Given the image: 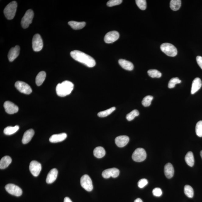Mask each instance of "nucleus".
Returning a JSON list of instances; mask_svg holds the SVG:
<instances>
[{"instance_id": "f257e3e1", "label": "nucleus", "mask_w": 202, "mask_h": 202, "mask_svg": "<svg viewBox=\"0 0 202 202\" xmlns=\"http://www.w3.org/2000/svg\"><path fill=\"white\" fill-rule=\"evenodd\" d=\"M70 55L75 60L84 64L89 67H93L96 65L94 59L84 52L78 50H74L70 52Z\"/></svg>"}, {"instance_id": "f03ea898", "label": "nucleus", "mask_w": 202, "mask_h": 202, "mask_svg": "<svg viewBox=\"0 0 202 202\" xmlns=\"http://www.w3.org/2000/svg\"><path fill=\"white\" fill-rule=\"evenodd\" d=\"M73 88L74 85L72 82L65 80L57 85L56 91L58 96L64 97L70 94L73 90Z\"/></svg>"}, {"instance_id": "7ed1b4c3", "label": "nucleus", "mask_w": 202, "mask_h": 202, "mask_svg": "<svg viewBox=\"0 0 202 202\" xmlns=\"http://www.w3.org/2000/svg\"><path fill=\"white\" fill-rule=\"evenodd\" d=\"M17 4L15 1L12 2L6 6L4 9V14L6 19H12L15 16L17 11Z\"/></svg>"}, {"instance_id": "20e7f679", "label": "nucleus", "mask_w": 202, "mask_h": 202, "mask_svg": "<svg viewBox=\"0 0 202 202\" xmlns=\"http://www.w3.org/2000/svg\"><path fill=\"white\" fill-rule=\"evenodd\" d=\"M161 50L166 55L170 57H175L177 55V51L175 46L168 43H165L161 45Z\"/></svg>"}, {"instance_id": "39448f33", "label": "nucleus", "mask_w": 202, "mask_h": 202, "mask_svg": "<svg viewBox=\"0 0 202 202\" xmlns=\"http://www.w3.org/2000/svg\"><path fill=\"white\" fill-rule=\"evenodd\" d=\"M34 17V12L32 9H29L26 11L21 21V25L24 29H26L29 27L30 24L32 23Z\"/></svg>"}, {"instance_id": "423d86ee", "label": "nucleus", "mask_w": 202, "mask_h": 202, "mask_svg": "<svg viewBox=\"0 0 202 202\" xmlns=\"http://www.w3.org/2000/svg\"><path fill=\"white\" fill-rule=\"evenodd\" d=\"M147 153L142 148H138L135 150L132 156L133 160L137 162L143 161L147 158Z\"/></svg>"}, {"instance_id": "0eeeda50", "label": "nucleus", "mask_w": 202, "mask_h": 202, "mask_svg": "<svg viewBox=\"0 0 202 202\" xmlns=\"http://www.w3.org/2000/svg\"><path fill=\"white\" fill-rule=\"evenodd\" d=\"M80 183L81 186L87 191L90 192L93 190L92 181L88 175H83L80 179Z\"/></svg>"}, {"instance_id": "6e6552de", "label": "nucleus", "mask_w": 202, "mask_h": 202, "mask_svg": "<svg viewBox=\"0 0 202 202\" xmlns=\"http://www.w3.org/2000/svg\"><path fill=\"white\" fill-rule=\"evenodd\" d=\"M32 48L34 51L38 52L42 50L43 42L41 37L39 34L34 35L32 39Z\"/></svg>"}, {"instance_id": "1a4fd4ad", "label": "nucleus", "mask_w": 202, "mask_h": 202, "mask_svg": "<svg viewBox=\"0 0 202 202\" xmlns=\"http://www.w3.org/2000/svg\"><path fill=\"white\" fill-rule=\"evenodd\" d=\"M15 86L17 90L20 92L26 94H30L32 92L31 87L24 82L18 81L16 82Z\"/></svg>"}, {"instance_id": "9d476101", "label": "nucleus", "mask_w": 202, "mask_h": 202, "mask_svg": "<svg viewBox=\"0 0 202 202\" xmlns=\"http://www.w3.org/2000/svg\"><path fill=\"white\" fill-rule=\"evenodd\" d=\"M6 191L10 194L19 197L22 195L23 191L19 186L13 184H9L5 186Z\"/></svg>"}, {"instance_id": "9b49d317", "label": "nucleus", "mask_w": 202, "mask_h": 202, "mask_svg": "<svg viewBox=\"0 0 202 202\" xmlns=\"http://www.w3.org/2000/svg\"><path fill=\"white\" fill-rule=\"evenodd\" d=\"M30 171L34 176H38L42 169V166L39 162L36 161H32L29 165Z\"/></svg>"}, {"instance_id": "f8f14e48", "label": "nucleus", "mask_w": 202, "mask_h": 202, "mask_svg": "<svg viewBox=\"0 0 202 202\" xmlns=\"http://www.w3.org/2000/svg\"><path fill=\"white\" fill-rule=\"evenodd\" d=\"M119 37V33L117 31H111L108 33L105 36V42L107 44L112 43L117 41Z\"/></svg>"}, {"instance_id": "ddd939ff", "label": "nucleus", "mask_w": 202, "mask_h": 202, "mask_svg": "<svg viewBox=\"0 0 202 202\" xmlns=\"http://www.w3.org/2000/svg\"><path fill=\"white\" fill-rule=\"evenodd\" d=\"M6 112L9 114H13L18 112L19 108L14 103L9 101L5 102L4 105Z\"/></svg>"}, {"instance_id": "4468645a", "label": "nucleus", "mask_w": 202, "mask_h": 202, "mask_svg": "<svg viewBox=\"0 0 202 202\" xmlns=\"http://www.w3.org/2000/svg\"><path fill=\"white\" fill-rule=\"evenodd\" d=\"M119 174V171L118 169L113 168L105 170L102 173V175L105 179H108L112 177L116 178Z\"/></svg>"}, {"instance_id": "2eb2a0df", "label": "nucleus", "mask_w": 202, "mask_h": 202, "mask_svg": "<svg viewBox=\"0 0 202 202\" xmlns=\"http://www.w3.org/2000/svg\"><path fill=\"white\" fill-rule=\"evenodd\" d=\"M19 51H20V47L18 45L12 47L10 50L8 55V58L10 62H13L15 59L17 58L19 55Z\"/></svg>"}, {"instance_id": "dca6fc26", "label": "nucleus", "mask_w": 202, "mask_h": 202, "mask_svg": "<svg viewBox=\"0 0 202 202\" xmlns=\"http://www.w3.org/2000/svg\"><path fill=\"white\" fill-rule=\"evenodd\" d=\"M129 140V138L127 136H121L116 138L115 139V142L118 147H122L128 144Z\"/></svg>"}, {"instance_id": "f3484780", "label": "nucleus", "mask_w": 202, "mask_h": 202, "mask_svg": "<svg viewBox=\"0 0 202 202\" xmlns=\"http://www.w3.org/2000/svg\"><path fill=\"white\" fill-rule=\"evenodd\" d=\"M67 134L65 133H62L59 134H54L49 139L50 142L52 143L62 142L66 138Z\"/></svg>"}, {"instance_id": "a211bd4d", "label": "nucleus", "mask_w": 202, "mask_h": 202, "mask_svg": "<svg viewBox=\"0 0 202 202\" xmlns=\"http://www.w3.org/2000/svg\"><path fill=\"white\" fill-rule=\"evenodd\" d=\"M58 173V170L57 169L55 168L51 170L47 175L46 180L47 183L48 184L53 183L56 179Z\"/></svg>"}, {"instance_id": "6ab92c4d", "label": "nucleus", "mask_w": 202, "mask_h": 202, "mask_svg": "<svg viewBox=\"0 0 202 202\" xmlns=\"http://www.w3.org/2000/svg\"><path fill=\"white\" fill-rule=\"evenodd\" d=\"M201 80L200 78H196L193 80L192 83L191 90L192 94H194L199 90L202 86Z\"/></svg>"}, {"instance_id": "aec40b11", "label": "nucleus", "mask_w": 202, "mask_h": 202, "mask_svg": "<svg viewBox=\"0 0 202 202\" xmlns=\"http://www.w3.org/2000/svg\"><path fill=\"white\" fill-rule=\"evenodd\" d=\"M34 129H30L26 131L23 136L22 142L23 144H26L30 142L31 139L34 135Z\"/></svg>"}, {"instance_id": "412c9836", "label": "nucleus", "mask_w": 202, "mask_h": 202, "mask_svg": "<svg viewBox=\"0 0 202 202\" xmlns=\"http://www.w3.org/2000/svg\"><path fill=\"white\" fill-rule=\"evenodd\" d=\"M164 172L165 176L168 179L172 178L173 176L174 169L172 164L168 163L166 164L164 167Z\"/></svg>"}, {"instance_id": "4be33fe9", "label": "nucleus", "mask_w": 202, "mask_h": 202, "mask_svg": "<svg viewBox=\"0 0 202 202\" xmlns=\"http://www.w3.org/2000/svg\"><path fill=\"white\" fill-rule=\"evenodd\" d=\"M118 63L124 69L131 71L133 69L134 65L131 62L124 59H119L118 61Z\"/></svg>"}, {"instance_id": "5701e85b", "label": "nucleus", "mask_w": 202, "mask_h": 202, "mask_svg": "<svg viewBox=\"0 0 202 202\" xmlns=\"http://www.w3.org/2000/svg\"><path fill=\"white\" fill-rule=\"evenodd\" d=\"M11 162H12V159L9 156H5L0 161V168L4 169L7 168L11 163Z\"/></svg>"}, {"instance_id": "b1692460", "label": "nucleus", "mask_w": 202, "mask_h": 202, "mask_svg": "<svg viewBox=\"0 0 202 202\" xmlns=\"http://www.w3.org/2000/svg\"><path fill=\"white\" fill-rule=\"evenodd\" d=\"M93 154L97 158H101L105 155L106 151L104 148L98 147L94 149L93 151Z\"/></svg>"}, {"instance_id": "393cba45", "label": "nucleus", "mask_w": 202, "mask_h": 202, "mask_svg": "<svg viewBox=\"0 0 202 202\" xmlns=\"http://www.w3.org/2000/svg\"><path fill=\"white\" fill-rule=\"evenodd\" d=\"M68 24L74 30H80L85 27L86 23L85 22H77L72 21L69 22Z\"/></svg>"}, {"instance_id": "a878e982", "label": "nucleus", "mask_w": 202, "mask_h": 202, "mask_svg": "<svg viewBox=\"0 0 202 202\" xmlns=\"http://www.w3.org/2000/svg\"><path fill=\"white\" fill-rule=\"evenodd\" d=\"M46 76L45 72L41 71L37 74L36 78V83L37 86H39L41 85L45 80Z\"/></svg>"}, {"instance_id": "bb28decb", "label": "nucleus", "mask_w": 202, "mask_h": 202, "mask_svg": "<svg viewBox=\"0 0 202 202\" xmlns=\"http://www.w3.org/2000/svg\"><path fill=\"white\" fill-rule=\"evenodd\" d=\"M185 160L189 166L193 167L195 162L193 153L190 151L187 153L185 157Z\"/></svg>"}, {"instance_id": "cd10ccee", "label": "nucleus", "mask_w": 202, "mask_h": 202, "mask_svg": "<svg viewBox=\"0 0 202 202\" xmlns=\"http://www.w3.org/2000/svg\"><path fill=\"white\" fill-rule=\"evenodd\" d=\"M19 129V126H7L4 129V133L6 135H11L17 132Z\"/></svg>"}, {"instance_id": "c85d7f7f", "label": "nucleus", "mask_w": 202, "mask_h": 202, "mask_svg": "<svg viewBox=\"0 0 202 202\" xmlns=\"http://www.w3.org/2000/svg\"><path fill=\"white\" fill-rule=\"evenodd\" d=\"M181 5L180 0H172L170 1V7L172 10L176 11L180 9Z\"/></svg>"}, {"instance_id": "c756f323", "label": "nucleus", "mask_w": 202, "mask_h": 202, "mask_svg": "<svg viewBox=\"0 0 202 202\" xmlns=\"http://www.w3.org/2000/svg\"><path fill=\"white\" fill-rule=\"evenodd\" d=\"M116 109L115 107H113L109 109L105 110V111L100 112L98 114V116L100 117L103 118L105 117L106 116L109 115L111 114Z\"/></svg>"}, {"instance_id": "7c9ffc66", "label": "nucleus", "mask_w": 202, "mask_h": 202, "mask_svg": "<svg viewBox=\"0 0 202 202\" xmlns=\"http://www.w3.org/2000/svg\"><path fill=\"white\" fill-rule=\"evenodd\" d=\"M184 193L188 197L193 198L194 195V191L193 188L190 185H185L184 187Z\"/></svg>"}, {"instance_id": "2f4dec72", "label": "nucleus", "mask_w": 202, "mask_h": 202, "mask_svg": "<svg viewBox=\"0 0 202 202\" xmlns=\"http://www.w3.org/2000/svg\"><path fill=\"white\" fill-rule=\"evenodd\" d=\"M139 112L137 110L135 109L131 112L129 114L126 115V118L128 121H129L133 120L136 116H138Z\"/></svg>"}, {"instance_id": "473e14b6", "label": "nucleus", "mask_w": 202, "mask_h": 202, "mask_svg": "<svg viewBox=\"0 0 202 202\" xmlns=\"http://www.w3.org/2000/svg\"><path fill=\"white\" fill-rule=\"evenodd\" d=\"M148 74L152 78H159L162 76V73L158 70L156 69H151L147 71Z\"/></svg>"}, {"instance_id": "72a5a7b5", "label": "nucleus", "mask_w": 202, "mask_h": 202, "mask_svg": "<svg viewBox=\"0 0 202 202\" xmlns=\"http://www.w3.org/2000/svg\"><path fill=\"white\" fill-rule=\"evenodd\" d=\"M181 80L178 78H173L171 79L169 81L168 87L169 88H173L175 87V85L181 83Z\"/></svg>"}, {"instance_id": "f704fd0d", "label": "nucleus", "mask_w": 202, "mask_h": 202, "mask_svg": "<svg viewBox=\"0 0 202 202\" xmlns=\"http://www.w3.org/2000/svg\"><path fill=\"white\" fill-rule=\"evenodd\" d=\"M153 98V97L151 96H147L144 97L142 101L143 105L144 107L150 106Z\"/></svg>"}, {"instance_id": "c9c22d12", "label": "nucleus", "mask_w": 202, "mask_h": 202, "mask_svg": "<svg viewBox=\"0 0 202 202\" xmlns=\"http://www.w3.org/2000/svg\"><path fill=\"white\" fill-rule=\"evenodd\" d=\"M195 132L198 137H202V121L197 123L195 127Z\"/></svg>"}, {"instance_id": "e433bc0d", "label": "nucleus", "mask_w": 202, "mask_h": 202, "mask_svg": "<svg viewBox=\"0 0 202 202\" xmlns=\"http://www.w3.org/2000/svg\"><path fill=\"white\" fill-rule=\"evenodd\" d=\"M136 2L138 7L142 10H144L147 9V1L145 0H136Z\"/></svg>"}, {"instance_id": "4c0bfd02", "label": "nucleus", "mask_w": 202, "mask_h": 202, "mask_svg": "<svg viewBox=\"0 0 202 202\" xmlns=\"http://www.w3.org/2000/svg\"><path fill=\"white\" fill-rule=\"evenodd\" d=\"M122 1V0H110L107 3V5L109 7H112L121 4Z\"/></svg>"}, {"instance_id": "58836bf2", "label": "nucleus", "mask_w": 202, "mask_h": 202, "mask_svg": "<svg viewBox=\"0 0 202 202\" xmlns=\"http://www.w3.org/2000/svg\"><path fill=\"white\" fill-rule=\"evenodd\" d=\"M148 184V181L145 179H141L138 183V186L139 188H144Z\"/></svg>"}, {"instance_id": "ea45409f", "label": "nucleus", "mask_w": 202, "mask_h": 202, "mask_svg": "<svg viewBox=\"0 0 202 202\" xmlns=\"http://www.w3.org/2000/svg\"><path fill=\"white\" fill-rule=\"evenodd\" d=\"M153 194L154 196L157 197H160L162 194V191L160 188H154L152 191Z\"/></svg>"}, {"instance_id": "a19ab883", "label": "nucleus", "mask_w": 202, "mask_h": 202, "mask_svg": "<svg viewBox=\"0 0 202 202\" xmlns=\"http://www.w3.org/2000/svg\"><path fill=\"white\" fill-rule=\"evenodd\" d=\"M197 63L202 69V57L200 56H198L196 58Z\"/></svg>"}, {"instance_id": "79ce46f5", "label": "nucleus", "mask_w": 202, "mask_h": 202, "mask_svg": "<svg viewBox=\"0 0 202 202\" xmlns=\"http://www.w3.org/2000/svg\"><path fill=\"white\" fill-rule=\"evenodd\" d=\"M64 202H72V201L69 198L66 197L64 199Z\"/></svg>"}, {"instance_id": "37998d69", "label": "nucleus", "mask_w": 202, "mask_h": 202, "mask_svg": "<svg viewBox=\"0 0 202 202\" xmlns=\"http://www.w3.org/2000/svg\"><path fill=\"white\" fill-rule=\"evenodd\" d=\"M134 202H143L142 200L140 198H138L137 199L135 200Z\"/></svg>"}, {"instance_id": "c03bdc74", "label": "nucleus", "mask_w": 202, "mask_h": 202, "mask_svg": "<svg viewBox=\"0 0 202 202\" xmlns=\"http://www.w3.org/2000/svg\"><path fill=\"white\" fill-rule=\"evenodd\" d=\"M200 155H201L202 159V151H201L200 152Z\"/></svg>"}]
</instances>
